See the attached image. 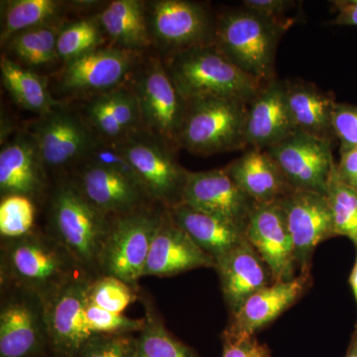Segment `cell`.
Masks as SVG:
<instances>
[{
  "label": "cell",
  "instance_id": "cell-2",
  "mask_svg": "<svg viewBox=\"0 0 357 357\" xmlns=\"http://www.w3.org/2000/svg\"><path fill=\"white\" fill-rule=\"evenodd\" d=\"M82 273L74 258L40 225L27 236L0 243V286L25 289L46 302Z\"/></svg>",
  "mask_w": 357,
  "mask_h": 357
},
{
  "label": "cell",
  "instance_id": "cell-9",
  "mask_svg": "<svg viewBox=\"0 0 357 357\" xmlns=\"http://www.w3.org/2000/svg\"><path fill=\"white\" fill-rule=\"evenodd\" d=\"M167 208L159 204L112 215L102 259V276H112L140 290L148 255Z\"/></svg>",
  "mask_w": 357,
  "mask_h": 357
},
{
  "label": "cell",
  "instance_id": "cell-21",
  "mask_svg": "<svg viewBox=\"0 0 357 357\" xmlns=\"http://www.w3.org/2000/svg\"><path fill=\"white\" fill-rule=\"evenodd\" d=\"M215 269L230 316L251 296L275 283L269 266L248 238L215 260Z\"/></svg>",
  "mask_w": 357,
  "mask_h": 357
},
{
  "label": "cell",
  "instance_id": "cell-42",
  "mask_svg": "<svg viewBox=\"0 0 357 357\" xmlns=\"http://www.w3.org/2000/svg\"><path fill=\"white\" fill-rule=\"evenodd\" d=\"M340 153V159L337 163L338 176L357 192V146Z\"/></svg>",
  "mask_w": 357,
  "mask_h": 357
},
{
  "label": "cell",
  "instance_id": "cell-37",
  "mask_svg": "<svg viewBox=\"0 0 357 357\" xmlns=\"http://www.w3.org/2000/svg\"><path fill=\"white\" fill-rule=\"evenodd\" d=\"M137 335H98L91 337L75 357H136Z\"/></svg>",
  "mask_w": 357,
  "mask_h": 357
},
{
  "label": "cell",
  "instance_id": "cell-17",
  "mask_svg": "<svg viewBox=\"0 0 357 357\" xmlns=\"http://www.w3.org/2000/svg\"><path fill=\"white\" fill-rule=\"evenodd\" d=\"M51 178L38 148L27 129L17 131L0 150V198L20 195L31 199L41 208Z\"/></svg>",
  "mask_w": 357,
  "mask_h": 357
},
{
  "label": "cell",
  "instance_id": "cell-12",
  "mask_svg": "<svg viewBox=\"0 0 357 357\" xmlns=\"http://www.w3.org/2000/svg\"><path fill=\"white\" fill-rule=\"evenodd\" d=\"M135 169L141 184L155 204L167 208L183 203L189 170L178 163L175 147L145 129L116 146Z\"/></svg>",
  "mask_w": 357,
  "mask_h": 357
},
{
  "label": "cell",
  "instance_id": "cell-4",
  "mask_svg": "<svg viewBox=\"0 0 357 357\" xmlns=\"http://www.w3.org/2000/svg\"><path fill=\"white\" fill-rule=\"evenodd\" d=\"M286 32L243 6L217 13L215 44L237 68L261 84L276 77L277 49Z\"/></svg>",
  "mask_w": 357,
  "mask_h": 357
},
{
  "label": "cell",
  "instance_id": "cell-27",
  "mask_svg": "<svg viewBox=\"0 0 357 357\" xmlns=\"http://www.w3.org/2000/svg\"><path fill=\"white\" fill-rule=\"evenodd\" d=\"M109 46L146 54L152 49L144 0H114L96 13Z\"/></svg>",
  "mask_w": 357,
  "mask_h": 357
},
{
  "label": "cell",
  "instance_id": "cell-35",
  "mask_svg": "<svg viewBox=\"0 0 357 357\" xmlns=\"http://www.w3.org/2000/svg\"><path fill=\"white\" fill-rule=\"evenodd\" d=\"M140 290H136L115 277L102 276L91 283L89 300L107 311L122 314L129 305L139 300Z\"/></svg>",
  "mask_w": 357,
  "mask_h": 357
},
{
  "label": "cell",
  "instance_id": "cell-22",
  "mask_svg": "<svg viewBox=\"0 0 357 357\" xmlns=\"http://www.w3.org/2000/svg\"><path fill=\"white\" fill-rule=\"evenodd\" d=\"M286 98L285 79L263 84L248 105L245 141L248 148L267 150L296 132Z\"/></svg>",
  "mask_w": 357,
  "mask_h": 357
},
{
  "label": "cell",
  "instance_id": "cell-28",
  "mask_svg": "<svg viewBox=\"0 0 357 357\" xmlns=\"http://www.w3.org/2000/svg\"><path fill=\"white\" fill-rule=\"evenodd\" d=\"M0 72L7 93L23 109L40 116L60 103L52 95L48 77L23 67L4 53L0 57Z\"/></svg>",
  "mask_w": 357,
  "mask_h": 357
},
{
  "label": "cell",
  "instance_id": "cell-24",
  "mask_svg": "<svg viewBox=\"0 0 357 357\" xmlns=\"http://www.w3.org/2000/svg\"><path fill=\"white\" fill-rule=\"evenodd\" d=\"M225 168L239 189L256 204L278 201L293 191L266 150L248 148Z\"/></svg>",
  "mask_w": 357,
  "mask_h": 357
},
{
  "label": "cell",
  "instance_id": "cell-33",
  "mask_svg": "<svg viewBox=\"0 0 357 357\" xmlns=\"http://www.w3.org/2000/svg\"><path fill=\"white\" fill-rule=\"evenodd\" d=\"M335 234L351 239L357 245V192L338 176L337 163L326 188Z\"/></svg>",
  "mask_w": 357,
  "mask_h": 357
},
{
  "label": "cell",
  "instance_id": "cell-8",
  "mask_svg": "<svg viewBox=\"0 0 357 357\" xmlns=\"http://www.w3.org/2000/svg\"><path fill=\"white\" fill-rule=\"evenodd\" d=\"M145 13L152 49L161 58L215 43L217 13L204 2L151 0Z\"/></svg>",
  "mask_w": 357,
  "mask_h": 357
},
{
  "label": "cell",
  "instance_id": "cell-13",
  "mask_svg": "<svg viewBox=\"0 0 357 357\" xmlns=\"http://www.w3.org/2000/svg\"><path fill=\"white\" fill-rule=\"evenodd\" d=\"M333 142L296 131L267 149L293 191L326 195L328 180L337 162Z\"/></svg>",
  "mask_w": 357,
  "mask_h": 357
},
{
  "label": "cell",
  "instance_id": "cell-6",
  "mask_svg": "<svg viewBox=\"0 0 357 357\" xmlns=\"http://www.w3.org/2000/svg\"><path fill=\"white\" fill-rule=\"evenodd\" d=\"M51 180L69 177L88 163L98 144L76 103L60 102L29 128Z\"/></svg>",
  "mask_w": 357,
  "mask_h": 357
},
{
  "label": "cell",
  "instance_id": "cell-39",
  "mask_svg": "<svg viewBox=\"0 0 357 357\" xmlns=\"http://www.w3.org/2000/svg\"><path fill=\"white\" fill-rule=\"evenodd\" d=\"M243 6L261 14L288 31L296 21V18L289 16V13L298 6V2L291 0H244Z\"/></svg>",
  "mask_w": 357,
  "mask_h": 357
},
{
  "label": "cell",
  "instance_id": "cell-41",
  "mask_svg": "<svg viewBox=\"0 0 357 357\" xmlns=\"http://www.w3.org/2000/svg\"><path fill=\"white\" fill-rule=\"evenodd\" d=\"M222 357H271L266 345L259 344L255 337L243 342H223Z\"/></svg>",
  "mask_w": 357,
  "mask_h": 357
},
{
  "label": "cell",
  "instance_id": "cell-26",
  "mask_svg": "<svg viewBox=\"0 0 357 357\" xmlns=\"http://www.w3.org/2000/svg\"><path fill=\"white\" fill-rule=\"evenodd\" d=\"M170 217L213 259L227 255L246 238V227L195 210L185 204L168 208Z\"/></svg>",
  "mask_w": 357,
  "mask_h": 357
},
{
  "label": "cell",
  "instance_id": "cell-43",
  "mask_svg": "<svg viewBox=\"0 0 357 357\" xmlns=\"http://www.w3.org/2000/svg\"><path fill=\"white\" fill-rule=\"evenodd\" d=\"M331 3L337 13L331 24L357 27V0H335Z\"/></svg>",
  "mask_w": 357,
  "mask_h": 357
},
{
  "label": "cell",
  "instance_id": "cell-11",
  "mask_svg": "<svg viewBox=\"0 0 357 357\" xmlns=\"http://www.w3.org/2000/svg\"><path fill=\"white\" fill-rule=\"evenodd\" d=\"M0 291V357H52L43 299L15 286Z\"/></svg>",
  "mask_w": 357,
  "mask_h": 357
},
{
  "label": "cell",
  "instance_id": "cell-40",
  "mask_svg": "<svg viewBox=\"0 0 357 357\" xmlns=\"http://www.w3.org/2000/svg\"><path fill=\"white\" fill-rule=\"evenodd\" d=\"M89 161L121 174L124 177L131 178L142 185L135 169L117 147L105 144L98 141Z\"/></svg>",
  "mask_w": 357,
  "mask_h": 357
},
{
  "label": "cell",
  "instance_id": "cell-5",
  "mask_svg": "<svg viewBox=\"0 0 357 357\" xmlns=\"http://www.w3.org/2000/svg\"><path fill=\"white\" fill-rule=\"evenodd\" d=\"M248 103L218 96L188 100L178 149L203 157L248 149L245 119Z\"/></svg>",
  "mask_w": 357,
  "mask_h": 357
},
{
  "label": "cell",
  "instance_id": "cell-15",
  "mask_svg": "<svg viewBox=\"0 0 357 357\" xmlns=\"http://www.w3.org/2000/svg\"><path fill=\"white\" fill-rule=\"evenodd\" d=\"M287 218L299 273H310L317 246L337 236L326 195L292 191L279 199Z\"/></svg>",
  "mask_w": 357,
  "mask_h": 357
},
{
  "label": "cell",
  "instance_id": "cell-7",
  "mask_svg": "<svg viewBox=\"0 0 357 357\" xmlns=\"http://www.w3.org/2000/svg\"><path fill=\"white\" fill-rule=\"evenodd\" d=\"M146 54L105 46L62 65L49 86L58 102H77L128 83Z\"/></svg>",
  "mask_w": 357,
  "mask_h": 357
},
{
  "label": "cell",
  "instance_id": "cell-30",
  "mask_svg": "<svg viewBox=\"0 0 357 357\" xmlns=\"http://www.w3.org/2000/svg\"><path fill=\"white\" fill-rule=\"evenodd\" d=\"M67 20L31 28L14 35L4 45L3 53L28 69L60 62L57 53L59 34Z\"/></svg>",
  "mask_w": 357,
  "mask_h": 357
},
{
  "label": "cell",
  "instance_id": "cell-19",
  "mask_svg": "<svg viewBox=\"0 0 357 357\" xmlns=\"http://www.w3.org/2000/svg\"><path fill=\"white\" fill-rule=\"evenodd\" d=\"M182 204L246 227L257 204L239 189L225 168L189 171Z\"/></svg>",
  "mask_w": 357,
  "mask_h": 357
},
{
  "label": "cell",
  "instance_id": "cell-23",
  "mask_svg": "<svg viewBox=\"0 0 357 357\" xmlns=\"http://www.w3.org/2000/svg\"><path fill=\"white\" fill-rule=\"evenodd\" d=\"M215 267V259L176 225L167 208L152 241L143 277H172L198 268Z\"/></svg>",
  "mask_w": 357,
  "mask_h": 357
},
{
  "label": "cell",
  "instance_id": "cell-20",
  "mask_svg": "<svg viewBox=\"0 0 357 357\" xmlns=\"http://www.w3.org/2000/svg\"><path fill=\"white\" fill-rule=\"evenodd\" d=\"M69 177L93 206L109 215H124L155 204L139 183L91 161Z\"/></svg>",
  "mask_w": 357,
  "mask_h": 357
},
{
  "label": "cell",
  "instance_id": "cell-32",
  "mask_svg": "<svg viewBox=\"0 0 357 357\" xmlns=\"http://www.w3.org/2000/svg\"><path fill=\"white\" fill-rule=\"evenodd\" d=\"M107 37L96 13L68 22L61 30L57 41L59 61L62 65L105 47Z\"/></svg>",
  "mask_w": 357,
  "mask_h": 357
},
{
  "label": "cell",
  "instance_id": "cell-45",
  "mask_svg": "<svg viewBox=\"0 0 357 357\" xmlns=\"http://www.w3.org/2000/svg\"><path fill=\"white\" fill-rule=\"evenodd\" d=\"M345 357H357V326L354 328L351 337L349 347H347V354Z\"/></svg>",
  "mask_w": 357,
  "mask_h": 357
},
{
  "label": "cell",
  "instance_id": "cell-31",
  "mask_svg": "<svg viewBox=\"0 0 357 357\" xmlns=\"http://www.w3.org/2000/svg\"><path fill=\"white\" fill-rule=\"evenodd\" d=\"M139 300L144 307V328L137 335L136 357H199L166 328L153 298L142 289Z\"/></svg>",
  "mask_w": 357,
  "mask_h": 357
},
{
  "label": "cell",
  "instance_id": "cell-3",
  "mask_svg": "<svg viewBox=\"0 0 357 357\" xmlns=\"http://www.w3.org/2000/svg\"><path fill=\"white\" fill-rule=\"evenodd\" d=\"M162 61L185 102L218 96L250 102L264 84L237 68L215 43L180 52Z\"/></svg>",
  "mask_w": 357,
  "mask_h": 357
},
{
  "label": "cell",
  "instance_id": "cell-34",
  "mask_svg": "<svg viewBox=\"0 0 357 357\" xmlns=\"http://www.w3.org/2000/svg\"><path fill=\"white\" fill-rule=\"evenodd\" d=\"M0 238L16 239L31 234L39 227L38 204L20 195L0 198Z\"/></svg>",
  "mask_w": 357,
  "mask_h": 357
},
{
  "label": "cell",
  "instance_id": "cell-38",
  "mask_svg": "<svg viewBox=\"0 0 357 357\" xmlns=\"http://www.w3.org/2000/svg\"><path fill=\"white\" fill-rule=\"evenodd\" d=\"M333 126L335 138L340 141V152L357 146V105L337 102Z\"/></svg>",
  "mask_w": 357,
  "mask_h": 357
},
{
  "label": "cell",
  "instance_id": "cell-36",
  "mask_svg": "<svg viewBox=\"0 0 357 357\" xmlns=\"http://www.w3.org/2000/svg\"><path fill=\"white\" fill-rule=\"evenodd\" d=\"M86 319L89 328L96 335H134L139 333L145 325L144 318L131 319L96 306L91 302L89 296Z\"/></svg>",
  "mask_w": 357,
  "mask_h": 357
},
{
  "label": "cell",
  "instance_id": "cell-29",
  "mask_svg": "<svg viewBox=\"0 0 357 357\" xmlns=\"http://www.w3.org/2000/svg\"><path fill=\"white\" fill-rule=\"evenodd\" d=\"M70 2L60 0H6L1 1L0 44L14 35L49 23L66 20Z\"/></svg>",
  "mask_w": 357,
  "mask_h": 357
},
{
  "label": "cell",
  "instance_id": "cell-1",
  "mask_svg": "<svg viewBox=\"0 0 357 357\" xmlns=\"http://www.w3.org/2000/svg\"><path fill=\"white\" fill-rule=\"evenodd\" d=\"M42 229L74 258L79 269L102 276V259L112 215L93 206L70 177L53 178L40 208Z\"/></svg>",
  "mask_w": 357,
  "mask_h": 357
},
{
  "label": "cell",
  "instance_id": "cell-18",
  "mask_svg": "<svg viewBox=\"0 0 357 357\" xmlns=\"http://www.w3.org/2000/svg\"><path fill=\"white\" fill-rule=\"evenodd\" d=\"M246 238L269 266L275 283L298 276L293 239L279 199L256 204L249 218Z\"/></svg>",
  "mask_w": 357,
  "mask_h": 357
},
{
  "label": "cell",
  "instance_id": "cell-10",
  "mask_svg": "<svg viewBox=\"0 0 357 357\" xmlns=\"http://www.w3.org/2000/svg\"><path fill=\"white\" fill-rule=\"evenodd\" d=\"M148 132L178 149V137L184 122L187 102L169 76L162 58L145 55L129 79Z\"/></svg>",
  "mask_w": 357,
  "mask_h": 357
},
{
  "label": "cell",
  "instance_id": "cell-44",
  "mask_svg": "<svg viewBox=\"0 0 357 357\" xmlns=\"http://www.w3.org/2000/svg\"><path fill=\"white\" fill-rule=\"evenodd\" d=\"M356 248V258L354 262V268H352L351 276H349V282L351 285L352 293H354V299H356L357 306V245ZM357 326V323H356Z\"/></svg>",
  "mask_w": 357,
  "mask_h": 357
},
{
  "label": "cell",
  "instance_id": "cell-14",
  "mask_svg": "<svg viewBox=\"0 0 357 357\" xmlns=\"http://www.w3.org/2000/svg\"><path fill=\"white\" fill-rule=\"evenodd\" d=\"M96 278L82 273L45 302L52 357H75L96 337L86 319L89 289Z\"/></svg>",
  "mask_w": 357,
  "mask_h": 357
},
{
  "label": "cell",
  "instance_id": "cell-16",
  "mask_svg": "<svg viewBox=\"0 0 357 357\" xmlns=\"http://www.w3.org/2000/svg\"><path fill=\"white\" fill-rule=\"evenodd\" d=\"M312 273H299L293 280L279 282L258 291L229 317L222 342H243L271 324L290 309L311 287Z\"/></svg>",
  "mask_w": 357,
  "mask_h": 357
},
{
  "label": "cell",
  "instance_id": "cell-25",
  "mask_svg": "<svg viewBox=\"0 0 357 357\" xmlns=\"http://www.w3.org/2000/svg\"><path fill=\"white\" fill-rule=\"evenodd\" d=\"M289 112L296 130L314 137L335 141L333 117L335 96L314 83L303 79H285Z\"/></svg>",
  "mask_w": 357,
  "mask_h": 357
}]
</instances>
